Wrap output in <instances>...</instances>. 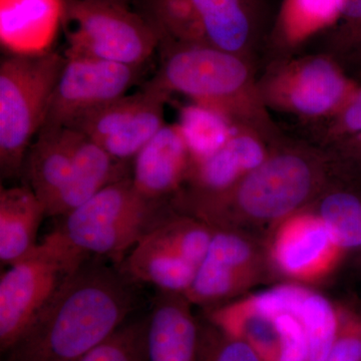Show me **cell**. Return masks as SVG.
<instances>
[{
    "label": "cell",
    "mask_w": 361,
    "mask_h": 361,
    "mask_svg": "<svg viewBox=\"0 0 361 361\" xmlns=\"http://www.w3.org/2000/svg\"><path fill=\"white\" fill-rule=\"evenodd\" d=\"M65 56L42 129L68 127L87 111L126 96L142 70L103 59Z\"/></svg>",
    "instance_id": "obj_11"
},
{
    "label": "cell",
    "mask_w": 361,
    "mask_h": 361,
    "mask_svg": "<svg viewBox=\"0 0 361 361\" xmlns=\"http://www.w3.org/2000/svg\"><path fill=\"white\" fill-rule=\"evenodd\" d=\"M197 361H263L243 341L228 336L214 325L200 324Z\"/></svg>",
    "instance_id": "obj_29"
},
{
    "label": "cell",
    "mask_w": 361,
    "mask_h": 361,
    "mask_svg": "<svg viewBox=\"0 0 361 361\" xmlns=\"http://www.w3.org/2000/svg\"><path fill=\"white\" fill-rule=\"evenodd\" d=\"M343 0H284L278 20V39L295 47L336 25Z\"/></svg>",
    "instance_id": "obj_24"
},
{
    "label": "cell",
    "mask_w": 361,
    "mask_h": 361,
    "mask_svg": "<svg viewBox=\"0 0 361 361\" xmlns=\"http://www.w3.org/2000/svg\"><path fill=\"white\" fill-rule=\"evenodd\" d=\"M324 122L319 137L326 147L361 134V89H356L341 110Z\"/></svg>",
    "instance_id": "obj_32"
},
{
    "label": "cell",
    "mask_w": 361,
    "mask_h": 361,
    "mask_svg": "<svg viewBox=\"0 0 361 361\" xmlns=\"http://www.w3.org/2000/svg\"><path fill=\"white\" fill-rule=\"evenodd\" d=\"M213 233L214 228L203 221L175 211L161 218L147 235L199 267L206 257Z\"/></svg>",
    "instance_id": "obj_26"
},
{
    "label": "cell",
    "mask_w": 361,
    "mask_h": 361,
    "mask_svg": "<svg viewBox=\"0 0 361 361\" xmlns=\"http://www.w3.org/2000/svg\"><path fill=\"white\" fill-rule=\"evenodd\" d=\"M78 130L63 127L42 129L26 154L23 175L26 186L49 208L68 180L73 168Z\"/></svg>",
    "instance_id": "obj_18"
},
{
    "label": "cell",
    "mask_w": 361,
    "mask_h": 361,
    "mask_svg": "<svg viewBox=\"0 0 361 361\" xmlns=\"http://www.w3.org/2000/svg\"><path fill=\"white\" fill-rule=\"evenodd\" d=\"M191 165L179 123H166L133 161V183L145 198L164 202L184 187Z\"/></svg>",
    "instance_id": "obj_12"
},
{
    "label": "cell",
    "mask_w": 361,
    "mask_h": 361,
    "mask_svg": "<svg viewBox=\"0 0 361 361\" xmlns=\"http://www.w3.org/2000/svg\"><path fill=\"white\" fill-rule=\"evenodd\" d=\"M169 97L146 82L135 94H126L78 116L68 128L89 137L116 160L133 163L166 125L165 104Z\"/></svg>",
    "instance_id": "obj_9"
},
{
    "label": "cell",
    "mask_w": 361,
    "mask_h": 361,
    "mask_svg": "<svg viewBox=\"0 0 361 361\" xmlns=\"http://www.w3.org/2000/svg\"><path fill=\"white\" fill-rule=\"evenodd\" d=\"M258 85L266 106L316 121L336 115L356 90L327 54L279 63Z\"/></svg>",
    "instance_id": "obj_8"
},
{
    "label": "cell",
    "mask_w": 361,
    "mask_h": 361,
    "mask_svg": "<svg viewBox=\"0 0 361 361\" xmlns=\"http://www.w3.org/2000/svg\"><path fill=\"white\" fill-rule=\"evenodd\" d=\"M65 56L142 68L160 40L148 20L130 7L99 0H65Z\"/></svg>",
    "instance_id": "obj_7"
},
{
    "label": "cell",
    "mask_w": 361,
    "mask_h": 361,
    "mask_svg": "<svg viewBox=\"0 0 361 361\" xmlns=\"http://www.w3.org/2000/svg\"><path fill=\"white\" fill-rule=\"evenodd\" d=\"M99 1L111 2V4H120V6L130 7L134 8L139 0H99Z\"/></svg>",
    "instance_id": "obj_34"
},
{
    "label": "cell",
    "mask_w": 361,
    "mask_h": 361,
    "mask_svg": "<svg viewBox=\"0 0 361 361\" xmlns=\"http://www.w3.org/2000/svg\"><path fill=\"white\" fill-rule=\"evenodd\" d=\"M65 54H6L0 63V171L4 179L23 175L26 154L39 135Z\"/></svg>",
    "instance_id": "obj_4"
},
{
    "label": "cell",
    "mask_w": 361,
    "mask_h": 361,
    "mask_svg": "<svg viewBox=\"0 0 361 361\" xmlns=\"http://www.w3.org/2000/svg\"><path fill=\"white\" fill-rule=\"evenodd\" d=\"M65 0H0V44L6 54L54 51L63 27Z\"/></svg>",
    "instance_id": "obj_14"
},
{
    "label": "cell",
    "mask_w": 361,
    "mask_h": 361,
    "mask_svg": "<svg viewBox=\"0 0 361 361\" xmlns=\"http://www.w3.org/2000/svg\"><path fill=\"white\" fill-rule=\"evenodd\" d=\"M273 140L251 128L237 126L229 141L212 155L193 161L180 190L196 194H214L236 185L269 156Z\"/></svg>",
    "instance_id": "obj_13"
},
{
    "label": "cell",
    "mask_w": 361,
    "mask_h": 361,
    "mask_svg": "<svg viewBox=\"0 0 361 361\" xmlns=\"http://www.w3.org/2000/svg\"><path fill=\"white\" fill-rule=\"evenodd\" d=\"M168 211L135 190L132 176L109 185L63 216L56 231L85 255L106 256L121 264Z\"/></svg>",
    "instance_id": "obj_5"
},
{
    "label": "cell",
    "mask_w": 361,
    "mask_h": 361,
    "mask_svg": "<svg viewBox=\"0 0 361 361\" xmlns=\"http://www.w3.org/2000/svg\"><path fill=\"white\" fill-rule=\"evenodd\" d=\"M334 168L326 151L278 142L267 159L234 186L214 194L180 190L171 198L172 208L214 228L245 231L274 226L308 208L334 186Z\"/></svg>",
    "instance_id": "obj_1"
},
{
    "label": "cell",
    "mask_w": 361,
    "mask_h": 361,
    "mask_svg": "<svg viewBox=\"0 0 361 361\" xmlns=\"http://www.w3.org/2000/svg\"><path fill=\"white\" fill-rule=\"evenodd\" d=\"M344 250L361 247V195L330 187L311 204Z\"/></svg>",
    "instance_id": "obj_27"
},
{
    "label": "cell",
    "mask_w": 361,
    "mask_h": 361,
    "mask_svg": "<svg viewBox=\"0 0 361 361\" xmlns=\"http://www.w3.org/2000/svg\"><path fill=\"white\" fill-rule=\"evenodd\" d=\"M89 260L66 281L6 360L78 361L127 322L135 305L129 278Z\"/></svg>",
    "instance_id": "obj_2"
},
{
    "label": "cell",
    "mask_w": 361,
    "mask_h": 361,
    "mask_svg": "<svg viewBox=\"0 0 361 361\" xmlns=\"http://www.w3.org/2000/svg\"><path fill=\"white\" fill-rule=\"evenodd\" d=\"M158 51L160 65L147 84L168 96L184 94L235 126L276 139L248 59L207 42L161 45Z\"/></svg>",
    "instance_id": "obj_3"
},
{
    "label": "cell",
    "mask_w": 361,
    "mask_h": 361,
    "mask_svg": "<svg viewBox=\"0 0 361 361\" xmlns=\"http://www.w3.org/2000/svg\"><path fill=\"white\" fill-rule=\"evenodd\" d=\"M47 211L28 186L0 189V261L13 265L37 245L39 226Z\"/></svg>",
    "instance_id": "obj_19"
},
{
    "label": "cell",
    "mask_w": 361,
    "mask_h": 361,
    "mask_svg": "<svg viewBox=\"0 0 361 361\" xmlns=\"http://www.w3.org/2000/svg\"><path fill=\"white\" fill-rule=\"evenodd\" d=\"M180 294L161 292L149 315V361H197L200 323Z\"/></svg>",
    "instance_id": "obj_16"
},
{
    "label": "cell",
    "mask_w": 361,
    "mask_h": 361,
    "mask_svg": "<svg viewBox=\"0 0 361 361\" xmlns=\"http://www.w3.org/2000/svg\"><path fill=\"white\" fill-rule=\"evenodd\" d=\"M338 323L326 361H361V313L339 307Z\"/></svg>",
    "instance_id": "obj_31"
},
{
    "label": "cell",
    "mask_w": 361,
    "mask_h": 361,
    "mask_svg": "<svg viewBox=\"0 0 361 361\" xmlns=\"http://www.w3.org/2000/svg\"><path fill=\"white\" fill-rule=\"evenodd\" d=\"M207 322L246 342L263 361H279L281 334L277 311L268 307L259 293L210 307Z\"/></svg>",
    "instance_id": "obj_17"
},
{
    "label": "cell",
    "mask_w": 361,
    "mask_h": 361,
    "mask_svg": "<svg viewBox=\"0 0 361 361\" xmlns=\"http://www.w3.org/2000/svg\"><path fill=\"white\" fill-rule=\"evenodd\" d=\"M178 123L191 153L192 163L222 148L237 128L222 114L197 104L182 109Z\"/></svg>",
    "instance_id": "obj_25"
},
{
    "label": "cell",
    "mask_w": 361,
    "mask_h": 361,
    "mask_svg": "<svg viewBox=\"0 0 361 361\" xmlns=\"http://www.w3.org/2000/svg\"><path fill=\"white\" fill-rule=\"evenodd\" d=\"M149 316L129 320L78 361H149Z\"/></svg>",
    "instance_id": "obj_28"
},
{
    "label": "cell",
    "mask_w": 361,
    "mask_h": 361,
    "mask_svg": "<svg viewBox=\"0 0 361 361\" xmlns=\"http://www.w3.org/2000/svg\"><path fill=\"white\" fill-rule=\"evenodd\" d=\"M193 4L206 42L247 58L256 30L251 0H193Z\"/></svg>",
    "instance_id": "obj_21"
},
{
    "label": "cell",
    "mask_w": 361,
    "mask_h": 361,
    "mask_svg": "<svg viewBox=\"0 0 361 361\" xmlns=\"http://www.w3.org/2000/svg\"><path fill=\"white\" fill-rule=\"evenodd\" d=\"M325 151L337 165L361 168V134L341 140L326 147Z\"/></svg>",
    "instance_id": "obj_33"
},
{
    "label": "cell",
    "mask_w": 361,
    "mask_h": 361,
    "mask_svg": "<svg viewBox=\"0 0 361 361\" xmlns=\"http://www.w3.org/2000/svg\"><path fill=\"white\" fill-rule=\"evenodd\" d=\"M263 275L224 254L208 250L184 296L191 304L213 306L244 293L260 282Z\"/></svg>",
    "instance_id": "obj_22"
},
{
    "label": "cell",
    "mask_w": 361,
    "mask_h": 361,
    "mask_svg": "<svg viewBox=\"0 0 361 361\" xmlns=\"http://www.w3.org/2000/svg\"><path fill=\"white\" fill-rule=\"evenodd\" d=\"M267 251L278 274L304 285L329 277L346 250L324 220L305 208L273 226Z\"/></svg>",
    "instance_id": "obj_10"
},
{
    "label": "cell",
    "mask_w": 361,
    "mask_h": 361,
    "mask_svg": "<svg viewBox=\"0 0 361 361\" xmlns=\"http://www.w3.org/2000/svg\"><path fill=\"white\" fill-rule=\"evenodd\" d=\"M132 163L116 160L96 142L78 132L73 168L47 217H63L82 205L104 188L132 176Z\"/></svg>",
    "instance_id": "obj_15"
},
{
    "label": "cell",
    "mask_w": 361,
    "mask_h": 361,
    "mask_svg": "<svg viewBox=\"0 0 361 361\" xmlns=\"http://www.w3.org/2000/svg\"><path fill=\"white\" fill-rule=\"evenodd\" d=\"M121 272L129 279L152 284L161 292L185 295L193 283L198 266L193 264L148 235L121 263Z\"/></svg>",
    "instance_id": "obj_20"
},
{
    "label": "cell",
    "mask_w": 361,
    "mask_h": 361,
    "mask_svg": "<svg viewBox=\"0 0 361 361\" xmlns=\"http://www.w3.org/2000/svg\"><path fill=\"white\" fill-rule=\"evenodd\" d=\"M134 9L153 26L159 47L207 42L193 0H139Z\"/></svg>",
    "instance_id": "obj_23"
},
{
    "label": "cell",
    "mask_w": 361,
    "mask_h": 361,
    "mask_svg": "<svg viewBox=\"0 0 361 361\" xmlns=\"http://www.w3.org/2000/svg\"><path fill=\"white\" fill-rule=\"evenodd\" d=\"M336 30L330 39V54L338 61L358 54L361 58V0H343Z\"/></svg>",
    "instance_id": "obj_30"
},
{
    "label": "cell",
    "mask_w": 361,
    "mask_h": 361,
    "mask_svg": "<svg viewBox=\"0 0 361 361\" xmlns=\"http://www.w3.org/2000/svg\"><path fill=\"white\" fill-rule=\"evenodd\" d=\"M90 256L58 231L9 266L0 279V351L6 355Z\"/></svg>",
    "instance_id": "obj_6"
},
{
    "label": "cell",
    "mask_w": 361,
    "mask_h": 361,
    "mask_svg": "<svg viewBox=\"0 0 361 361\" xmlns=\"http://www.w3.org/2000/svg\"><path fill=\"white\" fill-rule=\"evenodd\" d=\"M6 361H9V360H6Z\"/></svg>",
    "instance_id": "obj_35"
}]
</instances>
